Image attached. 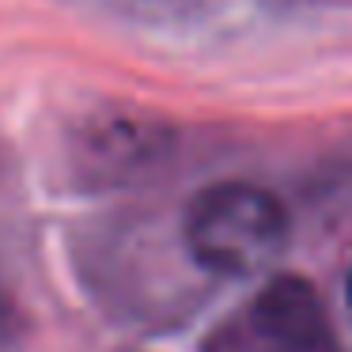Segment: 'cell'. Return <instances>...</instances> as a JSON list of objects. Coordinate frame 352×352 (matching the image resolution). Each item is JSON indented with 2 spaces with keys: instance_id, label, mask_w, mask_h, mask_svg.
Here are the masks:
<instances>
[{
  "instance_id": "cell-1",
  "label": "cell",
  "mask_w": 352,
  "mask_h": 352,
  "mask_svg": "<svg viewBox=\"0 0 352 352\" xmlns=\"http://www.w3.org/2000/svg\"><path fill=\"white\" fill-rule=\"evenodd\" d=\"M190 258L216 276H254L276 265L292 239V216L273 190L243 178L193 193L182 216Z\"/></svg>"
},
{
  "instance_id": "cell-2",
  "label": "cell",
  "mask_w": 352,
  "mask_h": 352,
  "mask_svg": "<svg viewBox=\"0 0 352 352\" xmlns=\"http://www.w3.org/2000/svg\"><path fill=\"white\" fill-rule=\"evenodd\" d=\"M246 352H337L322 296L296 273H276L243 314Z\"/></svg>"
},
{
  "instance_id": "cell-3",
  "label": "cell",
  "mask_w": 352,
  "mask_h": 352,
  "mask_svg": "<svg viewBox=\"0 0 352 352\" xmlns=\"http://www.w3.org/2000/svg\"><path fill=\"white\" fill-rule=\"evenodd\" d=\"M344 307H349V314H352V269H349V276H344Z\"/></svg>"
}]
</instances>
